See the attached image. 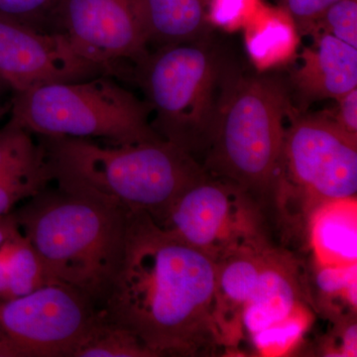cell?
Segmentation results:
<instances>
[{"label":"cell","mask_w":357,"mask_h":357,"mask_svg":"<svg viewBox=\"0 0 357 357\" xmlns=\"http://www.w3.org/2000/svg\"><path fill=\"white\" fill-rule=\"evenodd\" d=\"M14 211L49 284L74 289L100 307L121 267L128 215L57 190Z\"/></svg>","instance_id":"3957f363"},{"label":"cell","mask_w":357,"mask_h":357,"mask_svg":"<svg viewBox=\"0 0 357 357\" xmlns=\"http://www.w3.org/2000/svg\"><path fill=\"white\" fill-rule=\"evenodd\" d=\"M74 357H156L128 331L98 307L95 318L77 345Z\"/></svg>","instance_id":"d6986e66"},{"label":"cell","mask_w":357,"mask_h":357,"mask_svg":"<svg viewBox=\"0 0 357 357\" xmlns=\"http://www.w3.org/2000/svg\"><path fill=\"white\" fill-rule=\"evenodd\" d=\"M58 0H0V14L46 31L49 15Z\"/></svg>","instance_id":"4316f807"},{"label":"cell","mask_w":357,"mask_h":357,"mask_svg":"<svg viewBox=\"0 0 357 357\" xmlns=\"http://www.w3.org/2000/svg\"><path fill=\"white\" fill-rule=\"evenodd\" d=\"M20 231V227L13 213L0 218V246L6 243L7 239L15 236Z\"/></svg>","instance_id":"f546056e"},{"label":"cell","mask_w":357,"mask_h":357,"mask_svg":"<svg viewBox=\"0 0 357 357\" xmlns=\"http://www.w3.org/2000/svg\"><path fill=\"white\" fill-rule=\"evenodd\" d=\"M272 198L286 222L304 225L326 202L357 192V137L330 114H305L292 107Z\"/></svg>","instance_id":"52a82bcc"},{"label":"cell","mask_w":357,"mask_h":357,"mask_svg":"<svg viewBox=\"0 0 357 357\" xmlns=\"http://www.w3.org/2000/svg\"><path fill=\"white\" fill-rule=\"evenodd\" d=\"M52 181L45 150L31 161L0 174V218L9 215L16 204L44 191Z\"/></svg>","instance_id":"ffe728a7"},{"label":"cell","mask_w":357,"mask_h":357,"mask_svg":"<svg viewBox=\"0 0 357 357\" xmlns=\"http://www.w3.org/2000/svg\"><path fill=\"white\" fill-rule=\"evenodd\" d=\"M340 0H278L297 26L301 37L309 35L326 9Z\"/></svg>","instance_id":"83f0119b"},{"label":"cell","mask_w":357,"mask_h":357,"mask_svg":"<svg viewBox=\"0 0 357 357\" xmlns=\"http://www.w3.org/2000/svg\"><path fill=\"white\" fill-rule=\"evenodd\" d=\"M159 225L215 262L272 244L261 204L238 185L208 174L178 197Z\"/></svg>","instance_id":"ba28073f"},{"label":"cell","mask_w":357,"mask_h":357,"mask_svg":"<svg viewBox=\"0 0 357 357\" xmlns=\"http://www.w3.org/2000/svg\"><path fill=\"white\" fill-rule=\"evenodd\" d=\"M249 60L257 72H270L297 56L301 35L293 18L280 6L264 2L243 28Z\"/></svg>","instance_id":"2e32d148"},{"label":"cell","mask_w":357,"mask_h":357,"mask_svg":"<svg viewBox=\"0 0 357 357\" xmlns=\"http://www.w3.org/2000/svg\"><path fill=\"white\" fill-rule=\"evenodd\" d=\"M151 115L146 100L102 75L16 93L10 119L34 135L100 138L123 146L162 139Z\"/></svg>","instance_id":"8992f818"},{"label":"cell","mask_w":357,"mask_h":357,"mask_svg":"<svg viewBox=\"0 0 357 357\" xmlns=\"http://www.w3.org/2000/svg\"><path fill=\"white\" fill-rule=\"evenodd\" d=\"M312 261L326 266L357 264V199H333L318 206L307 220Z\"/></svg>","instance_id":"9a60e30c"},{"label":"cell","mask_w":357,"mask_h":357,"mask_svg":"<svg viewBox=\"0 0 357 357\" xmlns=\"http://www.w3.org/2000/svg\"><path fill=\"white\" fill-rule=\"evenodd\" d=\"M217 262L146 213L128 215L121 267L102 309L156 357L213 356Z\"/></svg>","instance_id":"6da1fadb"},{"label":"cell","mask_w":357,"mask_h":357,"mask_svg":"<svg viewBox=\"0 0 357 357\" xmlns=\"http://www.w3.org/2000/svg\"><path fill=\"white\" fill-rule=\"evenodd\" d=\"M333 328L319 345V356H357L356 314L333 319Z\"/></svg>","instance_id":"484cf974"},{"label":"cell","mask_w":357,"mask_h":357,"mask_svg":"<svg viewBox=\"0 0 357 357\" xmlns=\"http://www.w3.org/2000/svg\"><path fill=\"white\" fill-rule=\"evenodd\" d=\"M98 309L59 284L0 301V357H74Z\"/></svg>","instance_id":"30bf717a"},{"label":"cell","mask_w":357,"mask_h":357,"mask_svg":"<svg viewBox=\"0 0 357 357\" xmlns=\"http://www.w3.org/2000/svg\"><path fill=\"white\" fill-rule=\"evenodd\" d=\"M1 82H2V79H0V84H1Z\"/></svg>","instance_id":"4dcf8cb0"},{"label":"cell","mask_w":357,"mask_h":357,"mask_svg":"<svg viewBox=\"0 0 357 357\" xmlns=\"http://www.w3.org/2000/svg\"><path fill=\"white\" fill-rule=\"evenodd\" d=\"M306 275L298 260L273 244L265 250L257 285L243 314L244 337L266 330L310 309Z\"/></svg>","instance_id":"7c38bea8"},{"label":"cell","mask_w":357,"mask_h":357,"mask_svg":"<svg viewBox=\"0 0 357 357\" xmlns=\"http://www.w3.org/2000/svg\"><path fill=\"white\" fill-rule=\"evenodd\" d=\"M311 321L310 309L304 310L249 338L259 356H285L297 347Z\"/></svg>","instance_id":"7402d4cb"},{"label":"cell","mask_w":357,"mask_h":357,"mask_svg":"<svg viewBox=\"0 0 357 357\" xmlns=\"http://www.w3.org/2000/svg\"><path fill=\"white\" fill-rule=\"evenodd\" d=\"M58 189L157 225L178 197L206 175L194 157L163 139L102 146L91 139L37 135Z\"/></svg>","instance_id":"7a4b0ae2"},{"label":"cell","mask_w":357,"mask_h":357,"mask_svg":"<svg viewBox=\"0 0 357 357\" xmlns=\"http://www.w3.org/2000/svg\"><path fill=\"white\" fill-rule=\"evenodd\" d=\"M231 66L208 37L149 51L128 76L151 107L156 133L201 164Z\"/></svg>","instance_id":"5b68a950"},{"label":"cell","mask_w":357,"mask_h":357,"mask_svg":"<svg viewBox=\"0 0 357 357\" xmlns=\"http://www.w3.org/2000/svg\"><path fill=\"white\" fill-rule=\"evenodd\" d=\"M307 287L312 306L331 321L356 314L357 264L326 266L312 261Z\"/></svg>","instance_id":"ac0fdd59"},{"label":"cell","mask_w":357,"mask_h":357,"mask_svg":"<svg viewBox=\"0 0 357 357\" xmlns=\"http://www.w3.org/2000/svg\"><path fill=\"white\" fill-rule=\"evenodd\" d=\"M262 3V0H208V22L211 27L223 31H238L245 27Z\"/></svg>","instance_id":"d4e9b609"},{"label":"cell","mask_w":357,"mask_h":357,"mask_svg":"<svg viewBox=\"0 0 357 357\" xmlns=\"http://www.w3.org/2000/svg\"><path fill=\"white\" fill-rule=\"evenodd\" d=\"M326 33L357 48V0H340L326 9L309 35Z\"/></svg>","instance_id":"cb8c5ba5"},{"label":"cell","mask_w":357,"mask_h":357,"mask_svg":"<svg viewBox=\"0 0 357 357\" xmlns=\"http://www.w3.org/2000/svg\"><path fill=\"white\" fill-rule=\"evenodd\" d=\"M149 47L191 43L211 37L208 0H147Z\"/></svg>","instance_id":"e0dca14e"},{"label":"cell","mask_w":357,"mask_h":357,"mask_svg":"<svg viewBox=\"0 0 357 357\" xmlns=\"http://www.w3.org/2000/svg\"><path fill=\"white\" fill-rule=\"evenodd\" d=\"M6 266L9 299L49 284L41 260L21 231L7 241Z\"/></svg>","instance_id":"44dd1931"},{"label":"cell","mask_w":357,"mask_h":357,"mask_svg":"<svg viewBox=\"0 0 357 357\" xmlns=\"http://www.w3.org/2000/svg\"><path fill=\"white\" fill-rule=\"evenodd\" d=\"M314 43L301 54L289 88L302 112L319 100H335L357 88V48L326 33L312 35Z\"/></svg>","instance_id":"4fadbf2b"},{"label":"cell","mask_w":357,"mask_h":357,"mask_svg":"<svg viewBox=\"0 0 357 357\" xmlns=\"http://www.w3.org/2000/svg\"><path fill=\"white\" fill-rule=\"evenodd\" d=\"M82 57L128 77L134 63L149 52L147 0H58L46 23Z\"/></svg>","instance_id":"9c48e42d"},{"label":"cell","mask_w":357,"mask_h":357,"mask_svg":"<svg viewBox=\"0 0 357 357\" xmlns=\"http://www.w3.org/2000/svg\"><path fill=\"white\" fill-rule=\"evenodd\" d=\"M270 245L234 253L217 262L215 323L222 349L229 354L239 352L244 338L243 311L255 292L263 255Z\"/></svg>","instance_id":"5bb4252c"},{"label":"cell","mask_w":357,"mask_h":357,"mask_svg":"<svg viewBox=\"0 0 357 357\" xmlns=\"http://www.w3.org/2000/svg\"><path fill=\"white\" fill-rule=\"evenodd\" d=\"M34 134L13 119L0 129V174L31 161L43 152Z\"/></svg>","instance_id":"603a6c76"},{"label":"cell","mask_w":357,"mask_h":357,"mask_svg":"<svg viewBox=\"0 0 357 357\" xmlns=\"http://www.w3.org/2000/svg\"><path fill=\"white\" fill-rule=\"evenodd\" d=\"M337 105L328 112L340 128L357 137V88L335 100Z\"/></svg>","instance_id":"f1b7e54d"},{"label":"cell","mask_w":357,"mask_h":357,"mask_svg":"<svg viewBox=\"0 0 357 357\" xmlns=\"http://www.w3.org/2000/svg\"><path fill=\"white\" fill-rule=\"evenodd\" d=\"M109 75L82 57L68 40L0 14V79L16 91Z\"/></svg>","instance_id":"8fae6325"},{"label":"cell","mask_w":357,"mask_h":357,"mask_svg":"<svg viewBox=\"0 0 357 357\" xmlns=\"http://www.w3.org/2000/svg\"><path fill=\"white\" fill-rule=\"evenodd\" d=\"M292 107L290 88L280 76L232 65L202 160L204 170L238 185L266 211L280 163L284 121Z\"/></svg>","instance_id":"277c9868"}]
</instances>
